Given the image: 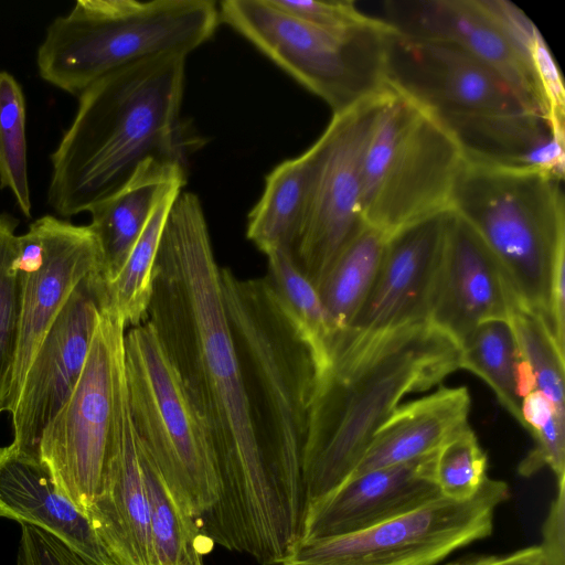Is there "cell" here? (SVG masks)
I'll use <instances>...</instances> for the list:
<instances>
[{
	"mask_svg": "<svg viewBox=\"0 0 565 565\" xmlns=\"http://www.w3.org/2000/svg\"><path fill=\"white\" fill-rule=\"evenodd\" d=\"M146 321L205 426L217 495L200 516L215 544L264 553L299 533L306 503L269 469L252 424L226 315L221 267L199 198L181 191L163 227Z\"/></svg>",
	"mask_w": 565,
	"mask_h": 565,
	"instance_id": "obj_1",
	"label": "cell"
},
{
	"mask_svg": "<svg viewBox=\"0 0 565 565\" xmlns=\"http://www.w3.org/2000/svg\"><path fill=\"white\" fill-rule=\"evenodd\" d=\"M185 55L166 54L114 71L78 96L51 154L47 203L61 216L88 212L149 159L188 169L205 142L182 117Z\"/></svg>",
	"mask_w": 565,
	"mask_h": 565,
	"instance_id": "obj_2",
	"label": "cell"
},
{
	"mask_svg": "<svg viewBox=\"0 0 565 565\" xmlns=\"http://www.w3.org/2000/svg\"><path fill=\"white\" fill-rule=\"evenodd\" d=\"M460 369V347L429 321L376 333L338 331L318 375L303 451L307 503L353 473L402 398Z\"/></svg>",
	"mask_w": 565,
	"mask_h": 565,
	"instance_id": "obj_3",
	"label": "cell"
},
{
	"mask_svg": "<svg viewBox=\"0 0 565 565\" xmlns=\"http://www.w3.org/2000/svg\"><path fill=\"white\" fill-rule=\"evenodd\" d=\"M222 288L254 431L277 480L306 500L303 451L319 367L303 333L267 276L221 267Z\"/></svg>",
	"mask_w": 565,
	"mask_h": 565,
	"instance_id": "obj_4",
	"label": "cell"
},
{
	"mask_svg": "<svg viewBox=\"0 0 565 565\" xmlns=\"http://www.w3.org/2000/svg\"><path fill=\"white\" fill-rule=\"evenodd\" d=\"M563 181L541 170L465 159L451 201V211L486 244L515 295L552 332V289L565 270Z\"/></svg>",
	"mask_w": 565,
	"mask_h": 565,
	"instance_id": "obj_5",
	"label": "cell"
},
{
	"mask_svg": "<svg viewBox=\"0 0 565 565\" xmlns=\"http://www.w3.org/2000/svg\"><path fill=\"white\" fill-rule=\"evenodd\" d=\"M211 0H78L55 18L36 53L41 78L79 96L103 76L166 54L188 56L220 24Z\"/></svg>",
	"mask_w": 565,
	"mask_h": 565,
	"instance_id": "obj_6",
	"label": "cell"
},
{
	"mask_svg": "<svg viewBox=\"0 0 565 565\" xmlns=\"http://www.w3.org/2000/svg\"><path fill=\"white\" fill-rule=\"evenodd\" d=\"M463 163L460 145L438 115L391 88L362 159L363 223L390 236L451 210Z\"/></svg>",
	"mask_w": 565,
	"mask_h": 565,
	"instance_id": "obj_7",
	"label": "cell"
},
{
	"mask_svg": "<svg viewBox=\"0 0 565 565\" xmlns=\"http://www.w3.org/2000/svg\"><path fill=\"white\" fill-rule=\"evenodd\" d=\"M218 12L221 22L323 99L333 114L390 89L385 44L391 26L384 20L334 32L305 22L270 0H224Z\"/></svg>",
	"mask_w": 565,
	"mask_h": 565,
	"instance_id": "obj_8",
	"label": "cell"
},
{
	"mask_svg": "<svg viewBox=\"0 0 565 565\" xmlns=\"http://www.w3.org/2000/svg\"><path fill=\"white\" fill-rule=\"evenodd\" d=\"M124 363L137 438L182 509L198 520L217 495L212 444L146 320L125 333Z\"/></svg>",
	"mask_w": 565,
	"mask_h": 565,
	"instance_id": "obj_9",
	"label": "cell"
},
{
	"mask_svg": "<svg viewBox=\"0 0 565 565\" xmlns=\"http://www.w3.org/2000/svg\"><path fill=\"white\" fill-rule=\"evenodd\" d=\"M126 328L117 313L100 308L82 374L39 443L57 490L84 513L102 491L111 451Z\"/></svg>",
	"mask_w": 565,
	"mask_h": 565,
	"instance_id": "obj_10",
	"label": "cell"
},
{
	"mask_svg": "<svg viewBox=\"0 0 565 565\" xmlns=\"http://www.w3.org/2000/svg\"><path fill=\"white\" fill-rule=\"evenodd\" d=\"M511 495L503 480L487 478L476 495H443L361 532L297 541L280 565H436L490 536L499 505Z\"/></svg>",
	"mask_w": 565,
	"mask_h": 565,
	"instance_id": "obj_11",
	"label": "cell"
},
{
	"mask_svg": "<svg viewBox=\"0 0 565 565\" xmlns=\"http://www.w3.org/2000/svg\"><path fill=\"white\" fill-rule=\"evenodd\" d=\"M390 89L333 114L312 145L316 157L309 200L292 258L316 288L364 225L360 210L362 159L376 114Z\"/></svg>",
	"mask_w": 565,
	"mask_h": 565,
	"instance_id": "obj_12",
	"label": "cell"
},
{
	"mask_svg": "<svg viewBox=\"0 0 565 565\" xmlns=\"http://www.w3.org/2000/svg\"><path fill=\"white\" fill-rule=\"evenodd\" d=\"M15 267L20 330L6 412L14 408L30 362L53 320L86 277L103 270V254L89 225L53 215L33 221L18 235Z\"/></svg>",
	"mask_w": 565,
	"mask_h": 565,
	"instance_id": "obj_13",
	"label": "cell"
},
{
	"mask_svg": "<svg viewBox=\"0 0 565 565\" xmlns=\"http://www.w3.org/2000/svg\"><path fill=\"white\" fill-rule=\"evenodd\" d=\"M385 75L388 87L438 116L536 113L499 74L465 51L409 38L392 26L385 44Z\"/></svg>",
	"mask_w": 565,
	"mask_h": 565,
	"instance_id": "obj_14",
	"label": "cell"
},
{
	"mask_svg": "<svg viewBox=\"0 0 565 565\" xmlns=\"http://www.w3.org/2000/svg\"><path fill=\"white\" fill-rule=\"evenodd\" d=\"M102 274L86 277L53 320L24 376L11 415L18 449L39 457L42 433L74 390L100 310Z\"/></svg>",
	"mask_w": 565,
	"mask_h": 565,
	"instance_id": "obj_15",
	"label": "cell"
},
{
	"mask_svg": "<svg viewBox=\"0 0 565 565\" xmlns=\"http://www.w3.org/2000/svg\"><path fill=\"white\" fill-rule=\"evenodd\" d=\"M449 215L435 214L387 237L373 286L345 329L376 333L428 321Z\"/></svg>",
	"mask_w": 565,
	"mask_h": 565,
	"instance_id": "obj_16",
	"label": "cell"
},
{
	"mask_svg": "<svg viewBox=\"0 0 565 565\" xmlns=\"http://www.w3.org/2000/svg\"><path fill=\"white\" fill-rule=\"evenodd\" d=\"M384 10L397 33L454 45L492 68L540 115L527 58L487 0H390Z\"/></svg>",
	"mask_w": 565,
	"mask_h": 565,
	"instance_id": "obj_17",
	"label": "cell"
},
{
	"mask_svg": "<svg viewBox=\"0 0 565 565\" xmlns=\"http://www.w3.org/2000/svg\"><path fill=\"white\" fill-rule=\"evenodd\" d=\"M436 452L350 478L308 502L298 541L361 532L439 498Z\"/></svg>",
	"mask_w": 565,
	"mask_h": 565,
	"instance_id": "obj_18",
	"label": "cell"
},
{
	"mask_svg": "<svg viewBox=\"0 0 565 565\" xmlns=\"http://www.w3.org/2000/svg\"><path fill=\"white\" fill-rule=\"evenodd\" d=\"M513 292L486 244L450 210L428 321L460 347L478 326L508 321Z\"/></svg>",
	"mask_w": 565,
	"mask_h": 565,
	"instance_id": "obj_19",
	"label": "cell"
},
{
	"mask_svg": "<svg viewBox=\"0 0 565 565\" xmlns=\"http://www.w3.org/2000/svg\"><path fill=\"white\" fill-rule=\"evenodd\" d=\"M85 514L115 565H153L148 498L125 372L102 491Z\"/></svg>",
	"mask_w": 565,
	"mask_h": 565,
	"instance_id": "obj_20",
	"label": "cell"
},
{
	"mask_svg": "<svg viewBox=\"0 0 565 565\" xmlns=\"http://www.w3.org/2000/svg\"><path fill=\"white\" fill-rule=\"evenodd\" d=\"M0 518L40 527L94 565H115L86 514L62 494L39 457L0 447Z\"/></svg>",
	"mask_w": 565,
	"mask_h": 565,
	"instance_id": "obj_21",
	"label": "cell"
},
{
	"mask_svg": "<svg viewBox=\"0 0 565 565\" xmlns=\"http://www.w3.org/2000/svg\"><path fill=\"white\" fill-rule=\"evenodd\" d=\"M438 117L457 139L465 159L535 169L564 179L565 139L555 136L536 113L489 111Z\"/></svg>",
	"mask_w": 565,
	"mask_h": 565,
	"instance_id": "obj_22",
	"label": "cell"
},
{
	"mask_svg": "<svg viewBox=\"0 0 565 565\" xmlns=\"http://www.w3.org/2000/svg\"><path fill=\"white\" fill-rule=\"evenodd\" d=\"M470 404L466 387L443 386L398 405L377 429L350 478L436 452L468 425Z\"/></svg>",
	"mask_w": 565,
	"mask_h": 565,
	"instance_id": "obj_23",
	"label": "cell"
},
{
	"mask_svg": "<svg viewBox=\"0 0 565 565\" xmlns=\"http://www.w3.org/2000/svg\"><path fill=\"white\" fill-rule=\"evenodd\" d=\"M185 182L186 168L149 159L119 191L88 210L103 254L104 281L118 273L161 198Z\"/></svg>",
	"mask_w": 565,
	"mask_h": 565,
	"instance_id": "obj_24",
	"label": "cell"
},
{
	"mask_svg": "<svg viewBox=\"0 0 565 565\" xmlns=\"http://www.w3.org/2000/svg\"><path fill=\"white\" fill-rule=\"evenodd\" d=\"M315 157L311 146L276 166L266 177L246 227L247 238L265 255L278 249L292 254L306 216Z\"/></svg>",
	"mask_w": 565,
	"mask_h": 565,
	"instance_id": "obj_25",
	"label": "cell"
},
{
	"mask_svg": "<svg viewBox=\"0 0 565 565\" xmlns=\"http://www.w3.org/2000/svg\"><path fill=\"white\" fill-rule=\"evenodd\" d=\"M460 369L482 379L500 404L521 424L522 399L536 390L529 363L521 356L509 321L478 326L460 344Z\"/></svg>",
	"mask_w": 565,
	"mask_h": 565,
	"instance_id": "obj_26",
	"label": "cell"
},
{
	"mask_svg": "<svg viewBox=\"0 0 565 565\" xmlns=\"http://www.w3.org/2000/svg\"><path fill=\"white\" fill-rule=\"evenodd\" d=\"M182 189V185L173 186L161 198L118 273L110 280L102 281L100 308L117 313L126 327L146 320L163 227Z\"/></svg>",
	"mask_w": 565,
	"mask_h": 565,
	"instance_id": "obj_27",
	"label": "cell"
},
{
	"mask_svg": "<svg viewBox=\"0 0 565 565\" xmlns=\"http://www.w3.org/2000/svg\"><path fill=\"white\" fill-rule=\"evenodd\" d=\"M384 233L363 225L340 252L317 290L338 331L349 327L365 301L387 241Z\"/></svg>",
	"mask_w": 565,
	"mask_h": 565,
	"instance_id": "obj_28",
	"label": "cell"
},
{
	"mask_svg": "<svg viewBox=\"0 0 565 565\" xmlns=\"http://www.w3.org/2000/svg\"><path fill=\"white\" fill-rule=\"evenodd\" d=\"M138 440V438H137ZM146 484L153 565H203L212 544L168 487L157 466L138 440Z\"/></svg>",
	"mask_w": 565,
	"mask_h": 565,
	"instance_id": "obj_29",
	"label": "cell"
},
{
	"mask_svg": "<svg viewBox=\"0 0 565 565\" xmlns=\"http://www.w3.org/2000/svg\"><path fill=\"white\" fill-rule=\"evenodd\" d=\"M267 278L281 306L309 341L319 373L327 365L331 343L338 332L317 288L297 267L292 254L278 249L266 254Z\"/></svg>",
	"mask_w": 565,
	"mask_h": 565,
	"instance_id": "obj_30",
	"label": "cell"
},
{
	"mask_svg": "<svg viewBox=\"0 0 565 565\" xmlns=\"http://www.w3.org/2000/svg\"><path fill=\"white\" fill-rule=\"evenodd\" d=\"M508 321L521 356L533 371L536 390L551 401L559 414L565 415V354L559 351L546 320L513 292Z\"/></svg>",
	"mask_w": 565,
	"mask_h": 565,
	"instance_id": "obj_31",
	"label": "cell"
},
{
	"mask_svg": "<svg viewBox=\"0 0 565 565\" xmlns=\"http://www.w3.org/2000/svg\"><path fill=\"white\" fill-rule=\"evenodd\" d=\"M25 118L20 83L0 71V189L9 190L21 213L31 217Z\"/></svg>",
	"mask_w": 565,
	"mask_h": 565,
	"instance_id": "obj_32",
	"label": "cell"
},
{
	"mask_svg": "<svg viewBox=\"0 0 565 565\" xmlns=\"http://www.w3.org/2000/svg\"><path fill=\"white\" fill-rule=\"evenodd\" d=\"M18 225L19 220L0 213V415L6 412L19 343Z\"/></svg>",
	"mask_w": 565,
	"mask_h": 565,
	"instance_id": "obj_33",
	"label": "cell"
},
{
	"mask_svg": "<svg viewBox=\"0 0 565 565\" xmlns=\"http://www.w3.org/2000/svg\"><path fill=\"white\" fill-rule=\"evenodd\" d=\"M488 457L467 425L449 437L435 457V481L439 493L454 501L476 495L486 479Z\"/></svg>",
	"mask_w": 565,
	"mask_h": 565,
	"instance_id": "obj_34",
	"label": "cell"
},
{
	"mask_svg": "<svg viewBox=\"0 0 565 565\" xmlns=\"http://www.w3.org/2000/svg\"><path fill=\"white\" fill-rule=\"evenodd\" d=\"M526 54L541 117L565 139V88L559 68L537 28L526 42Z\"/></svg>",
	"mask_w": 565,
	"mask_h": 565,
	"instance_id": "obj_35",
	"label": "cell"
},
{
	"mask_svg": "<svg viewBox=\"0 0 565 565\" xmlns=\"http://www.w3.org/2000/svg\"><path fill=\"white\" fill-rule=\"evenodd\" d=\"M278 9L312 25L344 32L372 22L375 18L361 12L347 0H270Z\"/></svg>",
	"mask_w": 565,
	"mask_h": 565,
	"instance_id": "obj_36",
	"label": "cell"
},
{
	"mask_svg": "<svg viewBox=\"0 0 565 565\" xmlns=\"http://www.w3.org/2000/svg\"><path fill=\"white\" fill-rule=\"evenodd\" d=\"M17 565H94L49 532L21 524Z\"/></svg>",
	"mask_w": 565,
	"mask_h": 565,
	"instance_id": "obj_37",
	"label": "cell"
},
{
	"mask_svg": "<svg viewBox=\"0 0 565 565\" xmlns=\"http://www.w3.org/2000/svg\"><path fill=\"white\" fill-rule=\"evenodd\" d=\"M522 426L533 436L543 429L553 417L565 418L551 401L539 390L529 393L521 403Z\"/></svg>",
	"mask_w": 565,
	"mask_h": 565,
	"instance_id": "obj_38",
	"label": "cell"
},
{
	"mask_svg": "<svg viewBox=\"0 0 565 565\" xmlns=\"http://www.w3.org/2000/svg\"><path fill=\"white\" fill-rule=\"evenodd\" d=\"M540 545L526 546L507 554L470 555L445 565H542Z\"/></svg>",
	"mask_w": 565,
	"mask_h": 565,
	"instance_id": "obj_39",
	"label": "cell"
}]
</instances>
